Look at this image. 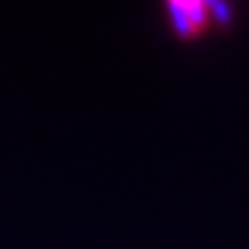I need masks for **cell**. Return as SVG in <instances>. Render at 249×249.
Segmentation results:
<instances>
[{
    "label": "cell",
    "instance_id": "6da1fadb",
    "mask_svg": "<svg viewBox=\"0 0 249 249\" xmlns=\"http://www.w3.org/2000/svg\"><path fill=\"white\" fill-rule=\"evenodd\" d=\"M165 10L175 36L180 41H195L212 26L206 0H169Z\"/></svg>",
    "mask_w": 249,
    "mask_h": 249
},
{
    "label": "cell",
    "instance_id": "7a4b0ae2",
    "mask_svg": "<svg viewBox=\"0 0 249 249\" xmlns=\"http://www.w3.org/2000/svg\"><path fill=\"white\" fill-rule=\"evenodd\" d=\"M208 8H210V16H212V22L218 24L222 30H230L233 26V20H235V12H233V6L230 2H220V0H210L208 2Z\"/></svg>",
    "mask_w": 249,
    "mask_h": 249
}]
</instances>
